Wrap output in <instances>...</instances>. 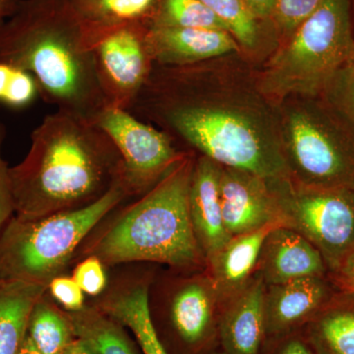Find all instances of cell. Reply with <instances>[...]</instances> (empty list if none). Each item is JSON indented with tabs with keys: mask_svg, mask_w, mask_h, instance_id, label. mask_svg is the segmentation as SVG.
<instances>
[{
	"mask_svg": "<svg viewBox=\"0 0 354 354\" xmlns=\"http://www.w3.org/2000/svg\"><path fill=\"white\" fill-rule=\"evenodd\" d=\"M255 99L221 95L207 62L155 65L128 111L223 167L267 179L290 178L278 116Z\"/></svg>",
	"mask_w": 354,
	"mask_h": 354,
	"instance_id": "1",
	"label": "cell"
},
{
	"mask_svg": "<svg viewBox=\"0 0 354 354\" xmlns=\"http://www.w3.org/2000/svg\"><path fill=\"white\" fill-rule=\"evenodd\" d=\"M10 177L14 216L38 218L99 199L122 177V165L101 128L57 111L32 130L29 152Z\"/></svg>",
	"mask_w": 354,
	"mask_h": 354,
	"instance_id": "2",
	"label": "cell"
},
{
	"mask_svg": "<svg viewBox=\"0 0 354 354\" xmlns=\"http://www.w3.org/2000/svg\"><path fill=\"white\" fill-rule=\"evenodd\" d=\"M0 64L29 72L39 97L93 123L109 104L82 21L70 0H21L0 25Z\"/></svg>",
	"mask_w": 354,
	"mask_h": 354,
	"instance_id": "3",
	"label": "cell"
},
{
	"mask_svg": "<svg viewBox=\"0 0 354 354\" xmlns=\"http://www.w3.org/2000/svg\"><path fill=\"white\" fill-rule=\"evenodd\" d=\"M194 162L186 153L102 234L93 255L108 265L149 261L195 268L206 263L190 218Z\"/></svg>",
	"mask_w": 354,
	"mask_h": 354,
	"instance_id": "4",
	"label": "cell"
},
{
	"mask_svg": "<svg viewBox=\"0 0 354 354\" xmlns=\"http://www.w3.org/2000/svg\"><path fill=\"white\" fill-rule=\"evenodd\" d=\"M353 53L351 0H324L272 55L256 88L272 102L318 97L351 64Z\"/></svg>",
	"mask_w": 354,
	"mask_h": 354,
	"instance_id": "5",
	"label": "cell"
},
{
	"mask_svg": "<svg viewBox=\"0 0 354 354\" xmlns=\"http://www.w3.org/2000/svg\"><path fill=\"white\" fill-rule=\"evenodd\" d=\"M129 195L122 177L80 208L38 218L13 216L0 232V281L48 286L86 235Z\"/></svg>",
	"mask_w": 354,
	"mask_h": 354,
	"instance_id": "6",
	"label": "cell"
},
{
	"mask_svg": "<svg viewBox=\"0 0 354 354\" xmlns=\"http://www.w3.org/2000/svg\"><path fill=\"white\" fill-rule=\"evenodd\" d=\"M299 97L278 118L290 178L309 187L354 188V132L327 102Z\"/></svg>",
	"mask_w": 354,
	"mask_h": 354,
	"instance_id": "7",
	"label": "cell"
},
{
	"mask_svg": "<svg viewBox=\"0 0 354 354\" xmlns=\"http://www.w3.org/2000/svg\"><path fill=\"white\" fill-rule=\"evenodd\" d=\"M286 227L304 236L337 272L354 250V188L309 187L291 178L270 179Z\"/></svg>",
	"mask_w": 354,
	"mask_h": 354,
	"instance_id": "8",
	"label": "cell"
},
{
	"mask_svg": "<svg viewBox=\"0 0 354 354\" xmlns=\"http://www.w3.org/2000/svg\"><path fill=\"white\" fill-rule=\"evenodd\" d=\"M93 124L106 132L118 149L129 194L150 190L186 155L176 150L169 135L125 109L108 106Z\"/></svg>",
	"mask_w": 354,
	"mask_h": 354,
	"instance_id": "9",
	"label": "cell"
},
{
	"mask_svg": "<svg viewBox=\"0 0 354 354\" xmlns=\"http://www.w3.org/2000/svg\"><path fill=\"white\" fill-rule=\"evenodd\" d=\"M149 26L129 25L91 43L109 106L128 111L155 66L147 43Z\"/></svg>",
	"mask_w": 354,
	"mask_h": 354,
	"instance_id": "10",
	"label": "cell"
},
{
	"mask_svg": "<svg viewBox=\"0 0 354 354\" xmlns=\"http://www.w3.org/2000/svg\"><path fill=\"white\" fill-rule=\"evenodd\" d=\"M220 192L223 221L232 237L272 223L283 225L270 179L243 169L223 167Z\"/></svg>",
	"mask_w": 354,
	"mask_h": 354,
	"instance_id": "11",
	"label": "cell"
},
{
	"mask_svg": "<svg viewBox=\"0 0 354 354\" xmlns=\"http://www.w3.org/2000/svg\"><path fill=\"white\" fill-rule=\"evenodd\" d=\"M330 300V286L324 276L266 286V341L301 330Z\"/></svg>",
	"mask_w": 354,
	"mask_h": 354,
	"instance_id": "12",
	"label": "cell"
},
{
	"mask_svg": "<svg viewBox=\"0 0 354 354\" xmlns=\"http://www.w3.org/2000/svg\"><path fill=\"white\" fill-rule=\"evenodd\" d=\"M147 43L153 64L165 67L204 64L241 50L232 32L223 30L149 27Z\"/></svg>",
	"mask_w": 354,
	"mask_h": 354,
	"instance_id": "13",
	"label": "cell"
},
{
	"mask_svg": "<svg viewBox=\"0 0 354 354\" xmlns=\"http://www.w3.org/2000/svg\"><path fill=\"white\" fill-rule=\"evenodd\" d=\"M266 286L257 274L221 304L218 339L227 354H260L266 341Z\"/></svg>",
	"mask_w": 354,
	"mask_h": 354,
	"instance_id": "14",
	"label": "cell"
},
{
	"mask_svg": "<svg viewBox=\"0 0 354 354\" xmlns=\"http://www.w3.org/2000/svg\"><path fill=\"white\" fill-rule=\"evenodd\" d=\"M221 169L223 165L202 156L195 160L191 179V223L206 263L232 239L221 212Z\"/></svg>",
	"mask_w": 354,
	"mask_h": 354,
	"instance_id": "15",
	"label": "cell"
},
{
	"mask_svg": "<svg viewBox=\"0 0 354 354\" xmlns=\"http://www.w3.org/2000/svg\"><path fill=\"white\" fill-rule=\"evenodd\" d=\"M327 266L320 252L301 234L279 225L263 242L255 274L266 286L305 277L324 276Z\"/></svg>",
	"mask_w": 354,
	"mask_h": 354,
	"instance_id": "16",
	"label": "cell"
},
{
	"mask_svg": "<svg viewBox=\"0 0 354 354\" xmlns=\"http://www.w3.org/2000/svg\"><path fill=\"white\" fill-rule=\"evenodd\" d=\"M220 307L209 277L193 279L177 291L172 299V325L186 344L203 346L218 337Z\"/></svg>",
	"mask_w": 354,
	"mask_h": 354,
	"instance_id": "17",
	"label": "cell"
},
{
	"mask_svg": "<svg viewBox=\"0 0 354 354\" xmlns=\"http://www.w3.org/2000/svg\"><path fill=\"white\" fill-rule=\"evenodd\" d=\"M279 225L283 223H272L256 232L232 237L207 262L208 277L221 304L239 292L253 278L263 242L272 228Z\"/></svg>",
	"mask_w": 354,
	"mask_h": 354,
	"instance_id": "18",
	"label": "cell"
},
{
	"mask_svg": "<svg viewBox=\"0 0 354 354\" xmlns=\"http://www.w3.org/2000/svg\"><path fill=\"white\" fill-rule=\"evenodd\" d=\"M325 305L300 333L314 354H354V295Z\"/></svg>",
	"mask_w": 354,
	"mask_h": 354,
	"instance_id": "19",
	"label": "cell"
},
{
	"mask_svg": "<svg viewBox=\"0 0 354 354\" xmlns=\"http://www.w3.org/2000/svg\"><path fill=\"white\" fill-rule=\"evenodd\" d=\"M158 0H70L82 21L88 41L127 27L143 24L150 27Z\"/></svg>",
	"mask_w": 354,
	"mask_h": 354,
	"instance_id": "20",
	"label": "cell"
},
{
	"mask_svg": "<svg viewBox=\"0 0 354 354\" xmlns=\"http://www.w3.org/2000/svg\"><path fill=\"white\" fill-rule=\"evenodd\" d=\"M48 286L0 281V354H19L35 304Z\"/></svg>",
	"mask_w": 354,
	"mask_h": 354,
	"instance_id": "21",
	"label": "cell"
},
{
	"mask_svg": "<svg viewBox=\"0 0 354 354\" xmlns=\"http://www.w3.org/2000/svg\"><path fill=\"white\" fill-rule=\"evenodd\" d=\"M102 310L132 330L144 354H169L153 325L147 286H133L113 295L104 302Z\"/></svg>",
	"mask_w": 354,
	"mask_h": 354,
	"instance_id": "22",
	"label": "cell"
},
{
	"mask_svg": "<svg viewBox=\"0 0 354 354\" xmlns=\"http://www.w3.org/2000/svg\"><path fill=\"white\" fill-rule=\"evenodd\" d=\"M73 334L90 342L97 354H136L122 330L97 309L70 312Z\"/></svg>",
	"mask_w": 354,
	"mask_h": 354,
	"instance_id": "23",
	"label": "cell"
},
{
	"mask_svg": "<svg viewBox=\"0 0 354 354\" xmlns=\"http://www.w3.org/2000/svg\"><path fill=\"white\" fill-rule=\"evenodd\" d=\"M27 334L41 354H64L73 341L71 324L44 297L32 310Z\"/></svg>",
	"mask_w": 354,
	"mask_h": 354,
	"instance_id": "24",
	"label": "cell"
},
{
	"mask_svg": "<svg viewBox=\"0 0 354 354\" xmlns=\"http://www.w3.org/2000/svg\"><path fill=\"white\" fill-rule=\"evenodd\" d=\"M150 27L191 28L230 32L227 25L200 0H158Z\"/></svg>",
	"mask_w": 354,
	"mask_h": 354,
	"instance_id": "25",
	"label": "cell"
},
{
	"mask_svg": "<svg viewBox=\"0 0 354 354\" xmlns=\"http://www.w3.org/2000/svg\"><path fill=\"white\" fill-rule=\"evenodd\" d=\"M227 25L239 46L255 50L259 43L257 18L243 0H200Z\"/></svg>",
	"mask_w": 354,
	"mask_h": 354,
	"instance_id": "26",
	"label": "cell"
},
{
	"mask_svg": "<svg viewBox=\"0 0 354 354\" xmlns=\"http://www.w3.org/2000/svg\"><path fill=\"white\" fill-rule=\"evenodd\" d=\"M39 97L34 77L14 65L0 64V104L14 111L31 106Z\"/></svg>",
	"mask_w": 354,
	"mask_h": 354,
	"instance_id": "27",
	"label": "cell"
},
{
	"mask_svg": "<svg viewBox=\"0 0 354 354\" xmlns=\"http://www.w3.org/2000/svg\"><path fill=\"white\" fill-rule=\"evenodd\" d=\"M322 95L330 108L354 132V68L342 69Z\"/></svg>",
	"mask_w": 354,
	"mask_h": 354,
	"instance_id": "28",
	"label": "cell"
},
{
	"mask_svg": "<svg viewBox=\"0 0 354 354\" xmlns=\"http://www.w3.org/2000/svg\"><path fill=\"white\" fill-rule=\"evenodd\" d=\"M324 0H276L274 16L283 32H292L312 15Z\"/></svg>",
	"mask_w": 354,
	"mask_h": 354,
	"instance_id": "29",
	"label": "cell"
},
{
	"mask_svg": "<svg viewBox=\"0 0 354 354\" xmlns=\"http://www.w3.org/2000/svg\"><path fill=\"white\" fill-rule=\"evenodd\" d=\"M72 278L78 283L83 292L91 297L101 295L108 285L104 263L95 255L90 256L77 266Z\"/></svg>",
	"mask_w": 354,
	"mask_h": 354,
	"instance_id": "30",
	"label": "cell"
},
{
	"mask_svg": "<svg viewBox=\"0 0 354 354\" xmlns=\"http://www.w3.org/2000/svg\"><path fill=\"white\" fill-rule=\"evenodd\" d=\"M50 295L70 312H76L84 308L83 290L73 278L68 277H55L48 286Z\"/></svg>",
	"mask_w": 354,
	"mask_h": 354,
	"instance_id": "31",
	"label": "cell"
},
{
	"mask_svg": "<svg viewBox=\"0 0 354 354\" xmlns=\"http://www.w3.org/2000/svg\"><path fill=\"white\" fill-rule=\"evenodd\" d=\"M6 124L0 120V232L7 221L14 216L10 167L2 158V145L6 141Z\"/></svg>",
	"mask_w": 354,
	"mask_h": 354,
	"instance_id": "32",
	"label": "cell"
},
{
	"mask_svg": "<svg viewBox=\"0 0 354 354\" xmlns=\"http://www.w3.org/2000/svg\"><path fill=\"white\" fill-rule=\"evenodd\" d=\"M260 354H314L300 330L278 339H268Z\"/></svg>",
	"mask_w": 354,
	"mask_h": 354,
	"instance_id": "33",
	"label": "cell"
},
{
	"mask_svg": "<svg viewBox=\"0 0 354 354\" xmlns=\"http://www.w3.org/2000/svg\"><path fill=\"white\" fill-rule=\"evenodd\" d=\"M251 12L257 19L272 16L276 6V0H243Z\"/></svg>",
	"mask_w": 354,
	"mask_h": 354,
	"instance_id": "34",
	"label": "cell"
},
{
	"mask_svg": "<svg viewBox=\"0 0 354 354\" xmlns=\"http://www.w3.org/2000/svg\"><path fill=\"white\" fill-rule=\"evenodd\" d=\"M344 286H354V250L346 256L339 271L335 272Z\"/></svg>",
	"mask_w": 354,
	"mask_h": 354,
	"instance_id": "35",
	"label": "cell"
},
{
	"mask_svg": "<svg viewBox=\"0 0 354 354\" xmlns=\"http://www.w3.org/2000/svg\"><path fill=\"white\" fill-rule=\"evenodd\" d=\"M64 354H97V353L91 346L90 342L82 337H77L76 339L70 342Z\"/></svg>",
	"mask_w": 354,
	"mask_h": 354,
	"instance_id": "36",
	"label": "cell"
},
{
	"mask_svg": "<svg viewBox=\"0 0 354 354\" xmlns=\"http://www.w3.org/2000/svg\"><path fill=\"white\" fill-rule=\"evenodd\" d=\"M20 1L21 0H0V25L12 15Z\"/></svg>",
	"mask_w": 354,
	"mask_h": 354,
	"instance_id": "37",
	"label": "cell"
},
{
	"mask_svg": "<svg viewBox=\"0 0 354 354\" xmlns=\"http://www.w3.org/2000/svg\"><path fill=\"white\" fill-rule=\"evenodd\" d=\"M19 354H41L39 353L38 349L36 348V346H34L31 339H30L29 335H26V339L24 341V344H23L22 348H21V351Z\"/></svg>",
	"mask_w": 354,
	"mask_h": 354,
	"instance_id": "38",
	"label": "cell"
},
{
	"mask_svg": "<svg viewBox=\"0 0 354 354\" xmlns=\"http://www.w3.org/2000/svg\"><path fill=\"white\" fill-rule=\"evenodd\" d=\"M344 290L354 295V286H344Z\"/></svg>",
	"mask_w": 354,
	"mask_h": 354,
	"instance_id": "39",
	"label": "cell"
},
{
	"mask_svg": "<svg viewBox=\"0 0 354 354\" xmlns=\"http://www.w3.org/2000/svg\"><path fill=\"white\" fill-rule=\"evenodd\" d=\"M209 354H227L225 353V351H223V349L220 348L218 351H213V353H211Z\"/></svg>",
	"mask_w": 354,
	"mask_h": 354,
	"instance_id": "40",
	"label": "cell"
},
{
	"mask_svg": "<svg viewBox=\"0 0 354 354\" xmlns=\"http://www.w3.org/2000/svg\"><path fill=\"white\" fill-rule=\"evenodd\" d=\"M348 66L353 67V68H354V53L353 60H351V64H349Z\"/></svg>",
	"mask_w": 354,
	"mask_h": 354,
	"instance_id": "41",
	"label": "cell"
}]
</instances>
